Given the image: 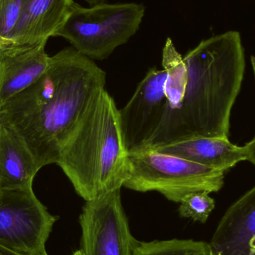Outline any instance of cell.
<instances>
[{
  "instance_id": "cell-1",
  "label": "cell",
  "mask_w": 255,
  "mask_h": 255,
  "mask_svg": "<svg viewBox=\"0 0 255 255\" xmlns=\"http://www.w3.org/2000/svg\"><path fill=\"white\" fill-rule=\"evenodd\" d=\"M106 73L73 47L50 57L46 71L0 106L39 169L58 163L88 103L106 85Z\"/></svg>"
},
{
  "instance_id": "cell-2",
  "label": "cell",
  "mask_w": 255,
  "mask_h": 255,
  "mask_svg": "<svg viewBox=\"0 0 255 255\" xmlns=\"http://www.w3.org/2000/svg\"><path fill=\"white\" fill-rule=\"evenodd\" d=\"M184 59L188 70L184 99L176 109L165 111L160 127L144 147L200 136L229 138L231 112L245 71L241 34L229 31L202 40Z\"/></svg>"
},
{
  "instance_id": "cell-3",
  "label": "cell",
  "mask_w": 255,
  "mask_h": 255,
  "mask_svg": "<svg viewBox=\"0 0 255 255\" xmlns=\"http://www.w3.org/2000/svg\"><path fill=\"white\" fill-rule=\"evenodd\" d=\"M57 164L86 202L124 185L129 170V151L120 110L106 88L88 103Z\"/></svg>"
},
{
  "instance_id": "cell-4",
  "label": "cell",
  "mask_w": 255,
  "mask_h": 255,
  "mask_svg": "<svg viewBox=\"0 0 255 255\" xmlns=\"http://www.w3.org/2000/svg\"><path fill=\"white\" fill-rule=\"evenodd\" d=\"M224 171L144 147L129 152V170L123 187L156 191L180 203L195 192L217 193L224 184Z\"/></svg>"
},
{
  "instance_id": "cell-5",
  "label": "cell",
  "mask_w": 255,
  "mask_h": 255,
  "mask_svg": "<svg viewBox=\"0 0 255 255\" xmlns=\"http://www.w3.org/2000/svg\"><path fill=\"white\" fill-rule=\"evenodd\" d=\"M145 10L136 3H102L91 7L74 3L56 37L68 40L79 53L101 61L136 34Z\"/></svg>"
},
{
  "instance_id": "cell-6",
  "label": "cell",
  "mask_w": 255,
  "mask_h": 255,
  "mask_svg": "<svg viewBox=\"0 0 255 255\" xmlns=\"http://www.w3.org/2000/svg\"><path fill=\"white\" fill-rule=\"evenodd\" d=\"M58 217L52 215L32 188L1 190L0 246L20 253L46 250Z\"/></svg>"
},
{
  "instance_id": "cell-7",
  "label": "cell",
  "mask_w": 255,
  "mask_h": 255,
  "mask_svg": "<svg viewBox=\"0 0 255 255\" xmlns=\"http://www.w3.org/2000/svg\"><path fill=\"white\" fill-rule=\"evenodd\" d=\"M86 255H132L136 239L129 227L121 189L87 201L79 219Z\"/></svg>"
},
{
  "instance_id": "cell-8",
  "label": "cell",
  "mask_w": 255,
  "mask_h": 255,
  "mask_svg": "<svg viewBox=\"0 0 255 255\" xmlns=\"http://www.w3.org/2000/svg\"><path fill=\"white\" fill-rule=\"evenodd\" d=\"M166 72L152 68L141 81L124 109L121 128L129 152L147 145L161 124L166 108Z\"/></svg>"
},
{
  "instance_id": "cell-9",
  "label": "cell",
  "mask_w": 255,
  "mask_h": 255,
  "mask_svg": "<svg viewBox=\"0 0 255 255\" xmlns=\"http://www.w3.org/2000/svg\"><path fill=\"white\" fill-rule=\"evenodd\" d=\"M46 43L0 45V106L46 71L50 60Z\"/></svg>"
},
{
  "instance_id": "cell-10",
  "label": "cell",
  "mask_w": 255,
  "mask_h": 255,
  "mask_svg": "<svg viewBox=\"0 0 255 255\" xmlns=\"http://www.w3.org/2000/svg\"><path fill=\"white\" fill-rule=\"evenodd\" d=\"M209 244L214 255H255V186L228 208Z\"/></svg>"
},
{
  "instance_id": "cell-11",
  "label": "cell",
  "mask_w": 255,
  "mask_h": 255,
  "mask_svg": "<svg viewBox=\"0 0 255 255\" xmlns=\"http://www.w3.org/2000/svg\"><path fill=\"white\" fill-rule=\"evenodd\" d=\"M74 3L73 0H23L12 41L34 44L56 37Z\"/></svg>"
},
{
  "instance_id": "cell-12",
  "label": "cell",
  "mask_w": 255,
  "mask_h": 255,
  "mask_svg": "<svg viewBox=\"0 0 255 255\" xmlns=\"http://www.w3.org/2000/svg\"><path fill=\"white\" fill-rule=\"evenodd\" d=\"M40 169L13 127L0 119V189L32 188Z\"/></svg>"
},
{
  "instance_id": "cell-13",
  "label": "cell",
  "mask_w": 255,
  "mask_h": 255,
  "mask_svg": "<svg viewBox=\"0 0 255 255\" xmlns=\"http://www.w3.org/2000/svg\"><path fill=\"white\" fill-rule=\"evenodd\" d=\"M152 148L224 172L247 160L244 146L234 145L229 138L200 136Z\"/></svg>"
},
{
  "instance_id": "cell-14",
  "label": "cell",
  "mask_w": 255,
  "mask_h": 255,
  "mask_svg": "<svg viewBox=\"0 0 255 255\" xmlns=\"http://www.w3.org/2000/svg\"><path fill=\"white\" fill-rule=\"evenodd\" d=\"M162 65L166 72V110H172L178 107L185 95L188 70L184 58L170 38L166 40L163 49Z\"/></svg>"
},
{
  "instance_id": "cell-15",
  "label": "cell",
  "mask_w": 255,
  "mask_h": 255,
  "mask_svg": "<svg viewBox=\"0 0 255 255\" xmlns=\"http://www.w3.org/2000/svg\"><path fill=\"white\" fill-rule=\"evenodd\" d=\"M210 244L194 240L142 242L136 240L132 255H211Z\"/></svg>"
},
{
  "instance_id": "cell-16",
  "label": "cell",
  "mask_w": 255,
  "mask_h": 255,
  "mask_svg": "<svg viewBox=\"0 0 255 255\" xmlns=\"http://www.w3.org/2000/svg\"><path fill=\"white\" fill-rule=\"evenodd\" d=\"M209 194L208 192L201 191L186 196L180 202V216L193 221L206 223L215 208V201Z\"/></svg>"
},
{
  "instance_id": "cell-17",
  "label": "cell",
  "mask_w": 255,
  "mask_h": 255,
  "mask_svg": "<svg viewBox=\"0 0 255 255\" xmlns=\"http://www.w3.org/2000/svg\"><path fill=\"white\" fill-rule=\"evenodd\" d=\"M23 0H0V37L11 40ZM12 41V40H11Z\"/></svg>"
},
{
  "instance_id": "cell-18",
  "label": "cell",
  "mask_w": 255,
  "mask_h": 255,
  "mask_svg": "<svg viewBox=\"0 0 255 255\" xmlns=\"http://www.w3.org/2000/svg\"><path fill=\"white\" fill-rule=\"evenodd\" d=\"M247 154V160L255 166V141L251 140L244 145Z\"/></svg>"
},
{
  "instance_id": "cell-19",
  "label": "cell",
  "mask_w": 255,
  "mask_h": 255,
  "mask_svg": "<svg viewBox=\"0 0 255 255\" xmlns=\"http://www.w3.org/2000/svg\"><path fill=\"white\" fill-rule=\"evenodd\" d=\"M0 255H48L46 250L34 253H20L0 246Z\"/></svg>"
},
{
  "instance_id": "cell-20",
  "label": "cell",
  "mask_w": 255,
  "mask_h": 255,
  "mask_svg": "<svg viewBox=\"0 0 255 255\" xmlns=\"http://www.w3.org/2000/svg\"><path fill=\"white\" fill-rule=\"evenodd\" d=\"M106 1L107 0H85V1L91 6L102 4V3H106Z\"/></svg>"
},
{
  "instance_id": "cell-21",
  "label": "cell",
  "mask_w": 255,
  "mask_h": 255,
  "mask_svg": "<svg viewBox=\"0 0 255 255\" xmlns=\"http://www.w3.org/2000/svg\"><path fill=\"white\" fill-rule=\"evenodd\" d=\"M13 43L11 40H7V39L2 38L0 37V45L9 44V43Z\"/></svg>"
},
{
  "instance_id": "cell-22",
  "label": "cell",
  "mask_w": 255,
  "mask_h": 255,
  "mask_svg": "<svg viewBox=\"0 0 255 255\" xmlns=\"http://www.w3.org/2000/svg\"><path fill=\"white\" fill-rule=\"evenodd\" d=\"M251 63H252V66H253V73H254V76H255V56L251 57ZM252 140L255 141V137L253 138V139H252Z\"/></svg>"
},
{
  "instance_id": "cell-23",
  "label": "cell",
  "mask_w": 255,
  "mask_h": 255,
  "mask_svg": "<svg viewBox=\"0 0 255 255\" xmlns=\"http://www.w3.org/2000/svg\"><path fill=\"white\" fill-rule=\"evenodd\" d=\"M73 255H86L85 254V253H84L83 250H82V249H80V250H77V251L75 252L74 253H73Z\"/></svg>"
},
{
  "instance_id": "cell-24",
  "label": "cell",
  "mask_w": 255,
  "mask_h": 255,
  "mask_svg": "<svg viewBox=\"0 0 255 255\" xmlns=\"http://www.w3.org/2000/svg\"><path fill=\"white\" fill-rule=\"evenodd\" d=\"M211 255H214V254H213L212 251H211Z\"/></svg>"
},
{
  "instance_id": "cell-25",
  "label": "cell",
  "mask_w": 255,
  "mask_h": 255,
  "mask_svg": "<svg viewBox=\"0 0 255 255\" xmlns=\"http://www.w3.org/2000/svg\"><path fill=\"white\" fill-rule=\"evenodd\" d=\"M0 192H1V189H0Z\"/></svg>"
}]
</instances>
